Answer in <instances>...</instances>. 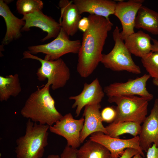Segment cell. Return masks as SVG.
<instances>
[{
	"label": "cell",
	"instance_id": "cell-16",
	"mask_svg": "<svg viewBox=\"0 0 158 158\" xmlns=\"http://www.w3.org/2000/svg\"><path fill=\"white\" fill-rule=\"evenodd\" d=\"M61 16L59 23L64 32L69 36H72L78 32L79 22L81 16L72 1L60 0L58 3Z\"/></svg>",
	"mask_w": 158,
	"mask_h": 158
},
{
	"label": "cell",
	"instance_id": "cell-24",
	"mask_svg": "<svg viewBox=\"0 0 158 158\" xmlns=\"http://www.w3.org/2000/svg\"><path fill=\"white\" fill-rule=\"evenodd\" d=\"M16 6L18 12L24 16L42 11L43 3L40 0H18Z\"/></svg>",
	"mask_w": 158,
	"mask_h": 158
},
{
	"label": "cell",
	"instance_id": "cell-6",
	"mask_svg": "<svg viewBox=\"0 0 158 158\" xmlns=\"http://www.w3.org/2000/svg\"><path fill=\"white\" fill-rule=\"evenodd\" d=\"M120 30L116 26L112 32L114 46L107 54H103L101 63L105 67L116 71H126L139 74L141 69L132 59L131 54L126 47L124 40L121 38Z\"/></svg>",
	"mask_w": 158,
	"mask_h": 158
},
{
	"label": "cell",
	"instance_id": "cell-32",
	"mask_svg": "<svg viewBox=\"0 0 158 158\" xmlns=\"http://www.w3.org/2000/svg\"><path fill=\"white\" fill-rule=\"evenodd\" d=\"M46 158H60V156L57 154H51L49 155Z\"/></svg>",
	"mask_w": 158,
	"mask_h": 158
},
{
	"label": "cell",
	"instance_id": "cell-28",
	"mask_svg": "<svg viewBox=\"0 0 158 158\" xmlns=\"http://www.w3.org/2000/svg\"><path fill=\"white\" fill-rule=\"evenodd\" d=\"M90 23L88 17H83L80 20L78 24V30L85 32L88 28Z\"/></svg>",
	"mask_w": 158,
	"mask_h": 158
},
{
	"label": "cell",
	"instance_id": "cell-10",
	"mask_svg": "<svg viewBox=\"0 0 158 158\" xmlns=\"http://www.w3.org/2000/svg\"><path fill=\"white\" fill-rule=\"evenodd\" d=\"M89 139L106 147L110 152L112 158H119L124 150L128 148L137 149L142 157H145L140 146L139 135L131 138L123 139L112 137L103 132H99L91 134Z\"/></svg>",
	"mask_w": 158,
	"mask_h": 158
},
{
	"label": "cell",
	"instance_id": "cell-25",
	"mask_svg": "<svg viewBox=\"0 0 158 158\" xmlns=\"http://www.w3.org/2000/svg\"><path fill=\"white\" fill-rule=\"evenodd\" d=\"M141 61L150 77L158 80V52H151Z\"/></svg>",
	"mask_w": 158,
	"mask_h": 158
},
{
	"label": "cell",
	"instance_id": "cell-33",
	"mask_svg": "<svg viewBox=\"0 0 158 158\" xmlns=\"http://www.w3.org/2000/svg\"><path fill=\"white\" fill-rule=\"evenodd\" d=\"M153 84L158 87V80L153 79L152 80Z\"/></svg>",
	"mask_w": 158,
	"mask_h": 158
},
{
	"label": "cell",
	"instance_id": "cell-1",
	"mask_svg": "<svg viewBox=\"0 0 158 158\" xmlns=\"http://www.w3.org/2000/svg\"><path fill=\"white\" fill-rule=\"evenodd\" d=\"M87 17L90 25L83 34L76 67L78 73L83 78L90 75L101 62L108 33L113 25L109 19L102 16L90 14Z\"/></svg>",
	"mask_w": 158,
	"mask_h": 158
},
{
	"label": "cell",
	"instance_id": "cell-30",
	"mask_svg": "<svg viewBox=\"0 0 158 158\" xmlns=\"http://www.w3.org/2000/svg\"><path fill=\"white\" fill-rule=\"evenodd\" d=\"M147 158H158V147L154 143L148 149Z\"/></svg>",
	"mask_w": 158,
	"mask_h": 158
},
{
	"label": "cell",
	"instance_id": "cell-7",
	"mask_svg": "<svg viewBox=\"0 0 158 158\" xmlns=\"http://www.w3.org/2000/svg\"><path fill=\"white\" fill-rule=\"evenodd\" d=\"M80 40H71L61 28L55 39L50 42L28 47V51L32 55L39 53L45 54L44 59L54 61L68 53L78 54L81 46Z\"/></svg>",
	"mask_w": 158,
	"mask_h": 158
},
{
	"label": "cell",
	"instance_id": "cell-26",
	"mask_svg": "<svg viewBox=\"0 0 158 158\" xmlns=\"http://www.w3.org/2000/svg\"><path fill=\"white\" fill-rule=\"evenodd\" d=\"M102 121L112 123L114 121L116 116L115 108L112 107H107L102 109L101 112Z\"/></svg>",
	"mask_w": 158,
	"mask_h": 158
},
{
	"label": "cell",
	"instance_id": "cell-14",
	"mask_svg": "<svg viewBox=\"0 0 158 158\" xmlns=\"http://www.w3.org/2000/svg\"><path fill=\"white\" fill-rule=\"evenodd\" d=\"M142 123L139 135V144L142 150L147 152L152 143L158 147V98L155 99L150 114Z\"/></svg>",
	"mask_w": 158,
	"mask_h": 158
},
{
	"label": "cell",
	"instance_id": "cell-22",
	"mask_svg": "<svg viewBox=\"0 0 158 158\" xmlns=\"http://www.w3.org/2000/svg\"><path fill=\"white\" fill-rule=\"evenodd\" d=\"M77 158H112L106 147L90 139L77 150Z\"/></svg>",
	"mask_w": 158,
	"mask_h": 158
},
{
	"label": "cell",
	"instance_id": "cell-15",
	"mask_svg": "<svg viewBox=\"0 0 158 158\" xmlns=\"http://www.w3.org/2000/svg\"><path fill=\"white\" fill-rule=\"evenodd\" d=\"M101 108L100 103L88 105L85 107L83 114L84 122L80 137L81 143L88 136L94 133L100 132L107 134L102 123L100 111Z\"/></svg>",
	"mask_w": 158,
	"mask_h": 158
},
{
	"label": "cell",
	"instance_id": "cell-9",
	"mask_svg": "<svg viewBox=\"0 0 158 158\" xmlns=\"http://www.w3.org/2000/svg\"><path fill=\"white\" fill-rule=\"evenodd\" d=\"M84 122L83 117L75 119L72 114L69 113L49 126V130L51 133L64 138L67 141V145L77 149L81 143L80 135Z\"/></svg>",
	"mask_w": 158,
	"mask_h": 158
},
{
	"label": "cell",
	"instance_id": "cell-23",
	"mask_svg": "<svg viewBox=\"0 0 158 158\" xmlns=\"http://www.w3.org/2000/svg\"><path fill=\"white\" fill-rule=\"evenodd\" d=\"M107 135L113 138H118L124 134H129L134 137L139 135L141 126L137 123L124 121L112 123L105 127Z\"/></svg>",
	"mask_w": 158,
	"mask_h": 158
},
{
	"label": "cell",
	"instance_id": "cell-13",
	"mask_svg": "<svg viewBox=\"0 0 158 158\" xmlns=\"http://www.w3.org/2000/svg\"><path fill=\"white\" fill-rule=\"evenodd\" d=\"M104 94L97 78L90 83H84L83 90L79 94L69 97V99L75 101L72 108H76L75 116L80 115L82 109L86 105L100 103Z\"/></svg>",
	"mask_w": 158,
	"mask_h": 158
},
{
	"label": "cell",
	"instance_id": "cell-34",
	"mask_svg": "<svg viewBox=\"0 0 158 158\" xmlns=\"http://www.w3.org/2000/svg\"><path fill=\"white\" fill-rule=\"evenodd\" d=\"M142 157L140 153H138L133 156V158H143Z\"/></svg>",
	"mask_w": 158,
	"mask_h": 158
},
{
	"label": "cell",
	"instance_id": "cell-27",
	"mask_svg": "<svg viewBox=\"0 0 158 158\" xmlns=\"http://www.w3.org/2000/svg\"><path fill=\"white\" fill-rule=\"evenodd\" d=\"M77 150L66 145L60 156V158H77Z\"/></svg>",
	"mask_w": 158,
	"mask_h": 158
},
{
	"label": "cell",
	"instance_id": "cell-8",
	"mask_svg": "<svg viewBox=\"0 0 158 158\" xmlns=\"http://www.w3.org/2000/svg\"><path fill=\"white\" fill-rule=\"evenodd\" d=\"M145 74L135 79H130L126 82H115L106 86L104 91L108 97L127 95H138L145 98L149 101L153 97V95L147 89L146 83L150 77Z\"/></svg>",
	"mask_w": 158,
	"mask_h": 158
},
{
	"label": "cell",
	"instance_id": "cell-17",
	"mask_svg": "<svg viewBox=\"0 0 158 158\" xmlns=\"http://www.w3.org/2000/svg\"><path fill=\"white\" fill-rule=\"evenodd\" d=\"M0 15L4 19L6 26L5 35L2 41L3 45H7L21 36V29L25 21L12 13L8 4L4 0H0Z\"/></svg>",
	"mask_w": 158,
	"mask_h": 158
},
{
	"label": "cell",
	"instance_id": "cell-4",
	"mask_svg": "<svg viewBox=\"0 0 158 158\" xmlns=\"http://www.w3.org/2000/svg\"><path fill=\"white\" fill-rule=\"evenodd\" d=\"M108 101L117 105L113 123L129 121L140 124L147 117L149 101L145 98L135 95L121 96L108 97Z\"/></svg>",
	"mask_w": 158,
	"mask_h": 158
},
{
	"label": "cell",
	"instance_id": "cell-3",
	"mask_svg": "<svg viewBox=\"0 0 158 158\" xmlns=\"http://www.w3.org/2000/svg\"><path fill=\"white\" fill-rule=\"evenodd\" d=\"M49 126L28 119L25 134L18 138L15 152L17 158H41L48 145Z\"/></svg>",
	"mask_w": 158,
	"mask_h": 158
},
{
	"label": "cell",
	"instance_id": "cell-29",
	"mask_svg": "<svg viewBox=\"0 0 158 158\" xmlns=\"http://www.w3.org/2000/svg\"><path fill=\"white\" fill-rule=\"evenodd\" d=\"M138 153L140 154L137 150L133 148H128L124 150L123 153L119 158H131Z\"/></svg>",
	"mask_w": 158,
	"mask_h": 158
},
{
	"label": "cell",
	"instance_id": "cell-18",
	"mask_svg": "<svg viewBox=\"0 0 158 158\" xmlns=\"http://www.w3.org/2000/svg\"><path fill=\"white\" fill-rule=\"evenodd\" d=\"M80 14L86 12L109 19L114 14L116 3L111 0H73Z\"/></svg>",
	"mask_w": 158,
	"mask_h": 158
},
{
	"label": "cell",
	"instance_id": "cell-19",
	"mask_svg": "<svg viewBox=\"0 0 158 158\" xmlns=\"http://www.w3.org/2000/svg\"><path fill=\"white\" fill-rule=\"evenodd\" d=\"M151 37L142 30L129 35L124 40L125 45L131 54L144 58L152 52Z\"/></svg>",
	"mask_w": 158,
	"mask_h": 158
},
{
	"label": "cell",
	"instance_id": "cell-20",
	"mask_svg": "<svg viewBox=\"0 0 158 158\" xmlns=\"http://www.w3.org/2000/svg\"><path fill=\"white\" fill-rule=\"evenodd\" d=\"M135 28L158 35V13L142 5L136 17Z\"/></svg>",
	"mask_w": 158,
	"mask_h": 158
},
{
	"label": "cell",
	"instance_id": "cell-12",
	"mask_svg": "<svg viewBox=\"0 0 158 158\" xmlns=\"http://www.w3.org/2000/svg\"><path fill=\"white\" fill-rule=\"evenodd\" d=\"M22 19L25 21V24L21 29L22 32L28 31L31 28L36 27L47 32V36L41 40L42 42L53 38H56L61 29L59 22L45 15L42 11L24 16Z\"/></svg>",
	"mask_w": 158,
	"mask_h": 158
},
{
	"label": "cell",
	"instance_id": "cell-11",
	"mask_svg": "<svg viewBox=\"0 0 158 158\" xmlns=\"http://www.w3.org/2000/svg\"><path fill=\"white\" fill-rule=\"evenodd\" d=\"M143 0L121 1L116 3L114 15L120 20L122 30L120 32L121 38L124 40L134 33L136 17Z\"/></svg>",
	"mask_w": 158,
	"mask_h": 158
},
{
	"label": "cell",
	"instance_id": "cell-21",
	"mask_svg": "<svg viewBox=\"0 0 158 158\" xmlns=\"http://www.w3.org/2000/svg\"><path fill=\"white\" fill-rule=\"evenodd\" d=\"M21 88L18 74L5 76H0V101H7L11 96L16 97Z\"/></svg>",
	"mask_w": 158,
	"mask_h": 158
},
{
	"label": "cell",
	"instance_id": "cell-31",
	"mask_svg": "<svg viewBox=\"0 0 158 158\" xmlns=\"http://www.w3.org/2000/svg\"><path fill=\"white\" fill-rule=\"evenodd\" d=\"M153 44H152V51L153 52H158V40L152 38Z\"/></svg>",
	"mask_w": 158,
	"mask_h": 158
},
{
	"label": "cell",
	"instance_id": "cell-5",
	"mask_svg": "<svg viewBox=\"0 0 158 158\" xmlns=\"http://www.w3.org/2000/svg\"><path fill=\"white\" fill-rule=\"evenodd\" d=\"M23 56V59H35L40 62L41 66L36 73L37 79L40 81L47 79L44 85H51L53 90L64 87L70 78V69L61 58L54 61H47L31 54L28 51H24Z\"/></svg>",
	"mask_w": 158,
	"mask_h": 158
},
{
	"label": "cell",
	"instance_id": "cell-2",
	"mask_svg": "<svg viewBox=\"0 0 158 158\" xmlns=\"http://www.w3.org/2000/svg\"><path fill=\"white\" fill-rule=\"evenodd\" d=\"M49 87L44 85L31 94L20 111L23 117L34 122L49 126L62 118L63 116L55 107Z\"/></svg>",
	"mask_w": 158,
	"mask_h": 158
}]
</instances>
